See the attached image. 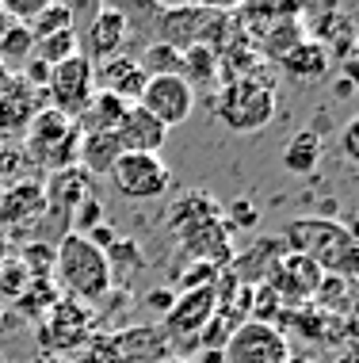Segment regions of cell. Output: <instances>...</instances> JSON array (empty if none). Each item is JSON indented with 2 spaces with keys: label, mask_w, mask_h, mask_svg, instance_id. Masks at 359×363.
I'll return each instance as SVG.
<instances>
[{
  "label": "cell",
  "mask_w": 359,
  "mask_h": 363,
  "mask_svg": "<svg viewBox=\"0 0 359 363\" xmlns=\"http://www.w3.org/2000/svg\"><path fill=\"white\" fill-rule=\"evenodd\" d=\"M138 107H145L164 130H172V126L191 119V111H195V88L183 77H149Z\"/></svg>",
  "instance_id": "8"
},
{
  "label": "cell",
  "mask_w": 359,
  "mask_h": 363,
  "mask_svg": "<svg viewBox=\"0 0 359 363\" xmlns=\"http://www.w3.org/2000/svg\"><path fill=\"white\" fill-rule=\"evenodd\" d=\"M180 77L191 88L195 84H215L218 77V50L207 43H188L180 46Z\"/></svg>",
  "instance_id": "24"
},
{
  "label": "cell",
  "mask_w": 359,
  "mask_h": 363,
  "mask_svg": "<svg viewBox=\"0 0 359 363\" xmlns=\"http://www.w3.org/2000/svg\"><path fill=\"white\" fill-rule=\"evenodd\" d=\"M119 157H122V150H119V142H115V134H81V145H76L81 172L108 176Z\"/></svg>",
  "instance_id": "20"
},
{
  "label": "cell",
  "mask_w": 359,
  "mask_h": 363,
  "mask_svg": "<svg viewBox=\"0 0 359 363\" xmlns=\"http://www.w3.org/2000/svg\"><path fill=\"white\" fill-rule=\"evenodd\" d=\"M283 238L290 241L287 245L290 252L309 257L321 272H329V276H341L344 260L352 257V249H355V245L348 241L344 225L333 222V218H295V222H287Z\"/></svg>",
  "instance_id": "3"
},
{
  "label": "cell",
  "mask_w": 359,
  "mask_h": 363,
  "mask_svg": "<svg viewBox=\"0 0 359 363\" xmlns=\"http://www.w3.org/2000/svg\"><path fill=\"white\" fill-rule=\"evenodd\" d=\"M333 363H359V340H352V345L341 348V356H336Z\"/></svg>",
  "instance_id": "32"
},
{
  "label": "cell",
  "mask_w": 359,
  "mask_h": 363,
  "mask_svg": "<svg viewBox=\"0 0 359 363\" xmlns=\"http://www.w3.org/2000/svg\"><path fill=\"white\" fill-rule=\"evenodd\" d=\"M138 65L145 69V77H180V46L161 38V43H149L145 54L138 57Z\"/></svg>",
  "instance_id": "25"
},
{
  "label": "cell",
  "mask_w": 359,
  "mask_h": 363,
  "mask_svg": "<svg viewBox=\"0 0 359 363\" xmlns=\"http://www.w3.org/2000/svg\"><path fill=\"white\" fill-rule=\"evenodd\" d=\"M54 283L65 291V298L73 302H100L108 298L111 291V264H108V252L96 249L89 238L81 233H65L62 245L54 252Z\"/></svg>",
  "instance_id": "1"
},
{
  "label": "cell",
  "mask_w": 359,
  "mask_h": 363,
  "mask_svg": "<svg viewBox=\"0 0 359 363\" xmlns=\"http://www.w3.org/2000/svg\"><path fill=\"white\" fill-rule=\"evenodd\" d=\"M12 81H16V77H12V73H8V69H0V96H4V92H8V88H12Z\"/></svg>",
  "instance_id": "37"
},
{
  "label": "cell",
  "mask_w": 359,
  "mask_h": 363,
  "mask_svg": "<svg viewBox=\"0 0 359 363\" xmlns=\"http://www.w3.org/2000/svg\"><path fill=\"white\" fill-rule=\"evenodd\" d=\"M23 142H27V157L35 164H46L50 172H62V169H73L76 164L81 130H76L73 119L57 115L54 107H42L31 119V126H27Z\"/></svg>",
  "instance_id": "4"
},
{
  "label": "cell",
  "mask_w": 359,
  "mask_h": 363,
  "mask_svg": "<svg viewBox=\"0 0 359 363\" xmlns=\"http://www.w3.org/2000/svg\"><path fill=\"white\" fill-rule=\"evenodd\" d=\"M35 57V35L27 23H12L8 19V27L0 31V69H8L12 77H19L27 62Z\"/></svg>",
  "instance_id": "23"
},
{
  "label": "cell",
  "mask_w": 359,
  "mask_h": 363,
  "mask_svg": "<svg viewBox=\"0 0 359 363\" xmlns=\"http://www.w3.org/2000/svg\"><path fill=\"white\" fill-rule=\"evenodd\" d=\"M42 195H46V211L69 218V214L92 195V176L81 172L76 164L73 169H62V172H50V184H42Z\"/></svg>",
  "instance_id": "16"
},
{
  "label": "cell",
  "mask_w": 359,
  "mask_h": 363,
  "mask_svg": "<svg viewBox=\"0 0 359 363\" xmlns=\"http://www.w3.org/2000/svg\"><path fill=\"white\" fill-rule=\"evenodd\" d=\"M96 92V65L84 54H73L69 62L54 65L50 69V84H46V107H54L65 119H76V115L89 107Z\"/></svg>",
  "instance_id": "6"
},
{
  "label": "cell",
  "mask_w": 359,
  "mask_h": 363,
  "mask_svg": "<svg viewBox=\"0 0 359 363\" xmlns=\"http://www.w3.org/2000/svg\"><path fill=\"white\" fill-rule=\"evenodd\" d=\"M27 27H31L35 43H38V38H50V35H62V31H69V27H73V8L69 4H46Z\"/></svg>",
  "instance_id": "27"
},
{
  "label": "cell",
  "mask_w": 359,
  "mask_h": 363,
  "mask_svg": "<svg viewBox=\"0 0 359 363\" xmlns=\"http://www.w3.org/2000/svg\"><path fill=\"white\" fill-rule=\"evenodd\" d=\"M279 65H283L290 77H298V81H321L329 73V65H333V57H329L325 46H317L314 38H302L295 50H287L279 57Z\"/></svg>",
  "instance_id": "22"
},
{
  "label": "cell",
  "mask_w": 359,
  "mask_h": 363,
  "mask_svg": "<svg viewBox=\"0 0 359 363\" xmlns=\"http://www.w3.org/2000/svg\"><path fill=\"white\" fill-rule=\"evenodd\" d=\"M46 214V195H42V184L35 180H19L4 191L0 199V222L4 225H19V222H35Z\"/></svg>",
  "instance_id": "18"
},
{
  "label": "cell",
  "mask_w": 359,
  "mask_h": 363,
  "mask_svg": "<svg viewBox=\"0 0 359 363\" xmlns=\"http://www.w3.org/2000/svg\"><path fill=\"white\" fill-rule=\"evenodd\" d=\"M215 313H218L215 287L183 291L180 298H172V306H169V318H164V337H172V340L199 337V333L210 325V318H215Z\"/></svg>",
  "instance_id": "9"
},
{
  "label": "cell",
  "mask_w": 359,
  "mask_h": 363,
  "mask_svg": "<svg viewBox=\"0 0 359 363\" xmlns=\"http://www.w3.org/2000/svg\"><path fill=\"white\" fill-rule=\"evenodd\" d=\"M73 54H81V35H76V27H69V31H62V35H50V38H38L35 43V57L42 65H62V62H69Z\"/></svg>",
  "instance_id": "26"
},
{
  "label": "cell",
  "mask_w": 359,
  "mask_h": 363,
  "mask_svg": "<svg viewBox=\"0 0 359 363\" xmlns=\"http://www.w3.org/2000/svg\"><path fill=\"white\" fill-rule=\"evenodd\" d=\"M222 222L237 225V230H252V225H256V207H252L249 199H234L229 211H222Z\"/></svg>",
  "instance_id": "29"
},
{
  "label": "cell",
  "mask_w": 359,
  "mask_h": 363,
  "mask_svg": "<svg viewBox=\"0 0 359 363\" xmlns=\"http://www.w3.org/2000/svg\"><path fill=\"white\" fill-rule=\"evenodd\" d=\"M149 302H153L157 310L169 313V306H172V291H169V294H164V291H153V294H149Z\"/></svg>",
  "instance_id": "34"
},
{
  "label": "cell",
  "mask_w": 359,
  "mask_h": 363,
  "mask_svg": "<svg viewBox=\"0 0 359 363\" xmlns=\"http://www.w3.org/2000/svg\"><path fill=\"white\" fill-rule=\"evenodd\" d=\"M279 111L275 84L268 77H241V81H226L210 96V115L234 134H260L268 130Z\"/></svg>",
  "instance_id": "2"
},
{
  "label": "cell",
  "mask_w": 359,
  "mask_h": 363,
  "mask_svg": "<svg viewBox=\"0 0 359 363\" xmlns=\"http://www.w3.org/2000/svg\"><path fill=\"white\" fill-rule=\"evenodd\" d=\"M126 35H130V16H126L122 8H100V12L92 16L89 31H84L81 54L89 57L92 65H100V62H108V57L122 54Z\"/></svg>",
  "instance_id": "10"
},
{
  "label": "cell",
  "mask_w": 359,
  "mask_h": 363,
  "mask_svg": "<svg viewBox=\"0 0 359 363\" xmlns=\"http://www.w3.org/2000/svg\"><path fill=\"white\" fill-rule=\"evenodd\" d=\"M195 363H226V356H222V348H203Z\"/></svg>",
  "instance_id": "33"
},
{
  "label": "cell",
  "mask_w": 359,
  "mask_h": 363,
  "mask_svg": "<svg viewBox=\"0 0 359 363\" xmlns=\"http://www.w3.org/2000/svg\"><path fill=\"white\" fill-rule=\"evenodd\" d=\"M108 176L126 199H161L172 188V169L161 153H122Z\"/></svg>",
  "instance_id": "5"
},
{
  "label": "cell",
  "mask_w": 359,
  "mask_h": 363,
  "mask_svg": "<svg viewBox=\"0 0 359 363\" xmlns=\"http://www.w3.org/2000/svg\"><path fill=\"white\" fill-rule=\"evenodd\" d=\"M287 363H321V359L306 356V352H298V356H295V352H290V359H287Z\"/></svg>",
  "instance_id": "38"
},
{
  "label": "cell",
  "mask_w": 359,
  "mask_h": 363,
  "mask_svg": "<svg viewBox=\"0 0 359 363\" xmlns=\"http://www.w3.org/2000/svg\"><path fill=\"white\" fill-rule=\"evenodd\" d=\"M344 233H348V241H352V245H359V214L344 225Z\"/></svg>",
  "instance_id": "36"
},
{
  "label": "cell",
  "mask_w": 359,
  "mask_h": 363,
  "mask_svg": "<svg viewBox=\"0 0 359 363\" xmlns=\"http://www.w3.org/2000/svg\"><path fill=\"white\" fill-rule=\"evenodd\" d=\"M341 153H344L352 164H359V111L341 126Z\"/></svg>",
  "instance_id": "30"
},
{
  "label": "cell",
  "mask_w": 359,
  "mask_h": 363,
  "mask_svg": "<svg viewBox=\"0 0 359 363\" xmlns=\"http://www.w3.org/2000/svg\"><path fill=\"white\" fill-rule=\"evenodd\" d=\"M46 107V96L42 92H31L23 81H12L4 96H0V142H12V138H23L27 126L38 111Z\"/></svg>",
  "instance_id": "14"
},
{
  "label": "cell",
  "mask_w": 359,
  "mask_h": 363,
  "mask_svg": "<svg viewBox=\"0 0 359 363\" xmlns=\"http://www.w3.org/2000/svg\"><path fill=\"white\" fill-rule=\"evenodd\" d=\"M115 142H119L122 153H161L164 142H169V130H164L145 107L130 104L122 115V123L115 126Z\"/></svg>",
  "instance_id": "13"
},
{
  "label": "cell",
  "mask_w": 359,
  "mask_h": 363,
  "mask_svg": "<svg viewBox=\"0 0 359 363\" xmlns=\"http://www.w3.org/2000/svg\"><path fill=\"white\" fill-rule=\"evenodd\" d=\"M145 81L149 77L138 65V57H130V54H115L96 65V92H108L122 104H138L145 92Z\"/></svg>",
  "instance_id": "12"
},
{
  "label": "cell",
  "mask_w": 359,
  "mask_h": 363,
  "mask_svg": "<svg viewBox=\"0 0 359 363\" xmlns=\"http://www.w3.org/2000/svg\"><path fill=\"white\" fill-rule=\"evenodd\" d=\"M0 321H4V302H0Z\"/></svg>",
  "instance_id": "39"
},
{
  "label": "cell",
  "mask_w": 359,
  "mask_h": 363,
  "mask_svg": "<svg viewBox=\"0 0 359 363\" xmlns=\"http://www.w3.org/2000/svg\"><path fill=\"white\" fill-rule=\"evenodd\" d=\"M222 356H226V363H287L290 345L279 325H264V321L249 318L229 333Z\"/></svg>",
  "instance_id": "7"
},
{
  "label": "cell",
  "mask_w": 359,
  "mask_h": 363,
  "mask_svg": "<svg viewBox=\"0 0 359 363\" xmlns=\"http://www.w3.org/2000/svg\"><path fill=\"white\" fill-rule=\"evenodd\" d=\"M333 96H336V100H348V96H355V88H352V84H348L344 77H341V81L333 84Z\"/></svg>",
  "instance_id": "35"
},
{
  "label": "cell",
  "mask_w": 359,
  "mask_h": 363,
  "mask_svg": "<svg viewBox=\"0 0 359 363\" xmlns=\"http://www.w3.org/2000/svg\"><path fill=\"white\" fill-rule=\"evenodd\" d=\"M341 62H344V81L359 92V43H355L352 50H348V54L341 57Z\"/></svg>",
  "instance_id": "31"
},
{
  "label": "cell",
  "mask_w": 359,
  "mask_h": 363,
  "mask_svg": "<svg viewBox=\"0 0 359 363\" xmlns=\"http://www.w3.org/2000/svg\"><path fill=\"white\" fill-rule=\"evenodd\" d=\"M306 38H314L317 46H325L329 57H344L359 43V31H355V23L348 12L325 8V12H317L314 23H306Z\"/></svg>",
  "instance_id": "15"
},
{
  "label": "cell",
  "mask_w": 359,
  "mask_h": 363,
  "mask_svg": "<svg viewBox=\"0 0 359 363\" xmlns=\"http://www.w3.org/2000/svg\"><path fill=\"white\" fill-rule=\"evenodd\" d=\"M321 153H325L321 134H314L306 126V130L290 134V142L283 145V169L295 176H314L317 164H321Z\"/></svg>",
  "instance_id": "21"
},
{
  "label": "cell",
  "mask_w": 359,
  "mask_h": 363,
  "mask_svg": "<svg viewBox=\"0 0 359 363\" xmlns=\"http://www.w3.org/2000/svg\"><path fill=\"white\" fill-rule=\"evenodd\" d=\"M126 107H130V104L115 100V96H108V92H92L89 107H84L73 123H76V130H81V134H115V126L122 123Z\"/></svg>",
  "instance_id": "19"
},
{
  "label": "cell",
  "mask_w": 359,
  "mask_h": 363,
  "mask_svg": "<svg viewBox=\"0 0 359 363\" xmlns=\"http://www.w3.org/2000/svg\"><path fill=\"white\" fill-rule=\"evenodd\" d=\"M180 241H183V249H188L199 264H215V268L222 260H229V252H234V249H229V225L222 218L191 225V230L180 233Z\"/></svg>",
  "instance_id": "17"
},
{
  "label": "cell",
  "mask_w": 359,
  "mask_h": 363,
  "mask_svg": "<svg viewBox=\"0 0 359 363\" xmlns=\"http://www.w3.org/2000/svg\"><path fill=\"white\" fill-rule=\"evenodd\" d=\"M89 318L92 310L84 302H73V298H62L50 306V318L42 321V345L46 348H73V345H84L89 340Z\"/></svg>",
  "instance_id": "11"
},
{
  "label": "cell",
  "mask_w": 359,
  "mask_h": 363,
  "mask_svg": "<svg viewBox=\"0 0 359 363\" xmlns=\"http://www.w3.org/2000/svg\"><path fill=\"white\" fill-rule=\"evenodd\" d=\"M31 272H27V264L23 260H8V264H0V298H19L27 287H31Z\"/></svg>",
  "instance_id": "28"
}]
</instances>
